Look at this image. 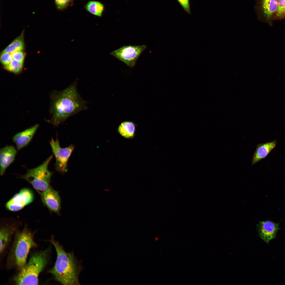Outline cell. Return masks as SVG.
Wrapping results in <instances>:
<instances>
[{"label": "cell", "mask_w": 285, "mask_h": 285, "mask_svg": "<svg viewBox=\"0 0 285 285\" xmlns=\"http://www.w3.org/2000/svg\"><path fill=\"white\" fill-rule=\"evenodd\" d=\"M24 48L23 33L13 40L2 52L11 53L15 51L23 50Z\"/></svg>", "instance_id": "17"}, {"label": "cell", "mask_w": 285, "mask_h": 285, "mask_svg": "<svg viewBox=\"0 0 285 285\" xmlns=\"http://www.w3.org/2000/svg\"><path fill=\"white\" fill-rule=\"evenodd\" d=\"M87 10L92 14L98 16H101L104 9V6L99 2L91 1L86 5Z\"/></svg>", "instance_id": "18"}, {"label": "cell", "mask_w": 285, "mask_h": 285, "mask_svg": "<svg viewBox=\"0 0 285 285\" xmlns=\"http://www.w3.org/2000/svg\"><path fill=\"white\" fill-rule=\"evenodd\" d=\"M17 226L15 224H6L1 228L0 231V252H4L8 245L12 236L17 230Z\"/></svg>", "instance_id": "14"}, {"label": "cell", "mask_w": 285, "mask_h": 285, "mask_svg": "<svg viewBox=\"0 0 285 285\" xmlns=\"http://www.w3.org/2000/svg\"><path fill=\"white\" fill-rule=\"evenodd\" d=\"M49 143L56 159L55 169L60 173H64L67 171L68 161L74 146L72 144L66 147L61 148L58 139L54 140L52 138Z\"/></svg>", "instance_id": "7"}, {"label": "cell", "mask_w": 285, "mask_h": 285, "mask_svg": "<svg viewBox=\"0 0 285 285\" xmlns=\"http://www.w3.org/2000/svg\"><path fill=\"white\" fill-rule=\"evenodd\" d=\"M145 45L124 46L110 53L127 65L133 68L138 58L146 49Z\"/></svg>", "instance_id": "6"}, {"label": "cell", "mask_w": 285, "mask_h": 285, "mask_svg": "<svg viewBox=\"0 0 285 285\" xmlns=\"http://www.w3.org/2000/svg\"><path fill=\"white\" fill-rule=\"evenodd\" d=\"M11 54L13 59L20 62H23L25 54L22 50L15 51Z\"/></svg>", "instance_id": "21"}, {"label": "cell", "mask_w": 285, "mask_h": 285, "mask_svg": "<svg viewBox=\"0 0 285 285\" xmlns=\"http://www.w3.org/2000/svg\"><path fill=\"white\" fill-rule=\"evenodd\" d=\"M53 157V155L50 156L41 165L36 168L28 169L27 173L22 176L21 178L28 182L38 192H43L46 190L50 187L53 174L48 168Z\"/></svg>", "instance_id": "5"}, {"label": "cell", "mask_w": 285, "mask_h": 285, "mask_svg": "<svg viewBox=\"0 0 285 285\" xmlns=\"http://www.w3.org/2000/svg\"><path fill=\"white\" fill-rule=\"evenodd\" d=\"M39 126V125L36 124L17 134L13 136V141L15 143L18 150H20L29 144Z\"/></svg>", "instance_id": "12"}, {"label": "cell", "mask_w": 285, "mask_h": 285, "mask_svg": "<svg viewBox=\"0 0 285 285\" xmlns=\"http://www.w3.org/2000/svg\"><path fill=\"white\" fill-rule=\"evenodd\" d=\"M23 62L17 61L13 59L11 63L8 65L4 66L6 70L15 74L20 72L23 67Z\"/></svg>", "instance_id": "19"}, {"label": "cell", "mask_w": 285, "mask_h": 285, "mask_svg": "<svg viewBox=\"0 0 285 285\" xmlns=\"http://www.w3.org/2000/svg\"><path fill=\"white\" fill-rule=\"evenodd\" d=\"M12 59L13 58L11 53L2 52L1 55L0 61L5 66L9 65Z\"/></svg>", "instance_id": "20"}, {"label": "cell", "mask_w": 285, "mask_h": 285, "mask_svg": "<svg viewBox=\"0 0 285 285\" xmlns=\"http://www.w3.org/2000/svg\"><path fill=\"white\" fill-rule=\"evenodd\" d=\"M285 8V0H278V8L277 11V15L281 16L284 14Z\"/></svg>", "instance_id": "22"}, {"label": "cell", "mask_w": 285, "mask_h": 285, "mask_svg": "<svg viewBox=\"0 0 285 285\" xmlns=\"http://www.w3.org/2000/svg\"><path fill=\"white\" fill-rule=\"evenodd\" d=\"M50 247L36 252L31 256L25 264L13 278L15 284L17 285H37L39 277L49 261Z\"/></svg>", "instance_id": "4"}, {"label": "cell", "mask_w": 285, "mask_h": 285, "mask_svg": "<svg viewBox=\"0 0 285 285\" xmlns=\"http://www.w3.org/2000/svg\"><path fill=\"white\" fill-rule=\"evenodd\" d=\"M56 3L59 8L62 9L68 4L69 0H55Z\"/></svg>", "instance_id": "24"}, {"label": "cell", "mask_w": 285, "mask_h": 285, "mask_svg": "<svg viewBox=\"0 0 285 285\" xmlns=\"http://www.w3.org/2000/svg\"><path fill=\"white\" fill-rule=\"evenodd\" d=\"M39 192L44 205L51 211L59 213L61 200L58 192L50 186L44 191Z\"/></svg>", "instance_id": "9"}, {"label": "cell", "mask_w": 285, "mask_h": 285, "mask_svg": "<svg viewBox=\"0 0 285 285\" xmlns=\"http://www.w3.org/2000/svg\"><path fill=\"white\" fill-rule=\"evenodd\" d=\"M34 197L33 193L30 189L23 188L6 203V206L10 211H18L32 203Z\"/></svg>", "instance_id": "8"}, {"label": "cell", "mask_w": 285, "mask_h": 285, "mask_svg": "<svg viewBox=\"0 0 285 285\" xmlns=\"http://www.w3.org/2000/svg\"><path fill=\"white\" fill-rule=\"evenodd\" d=\"M51 242L55 248L56 257L54 265L48 272L62 284H80L79 277L83 269L80 262L73 252L65 251L53 237Z\"/></svg>", "instance_id": "2"}, {"label": "cell", "mask_w": 285, "mask_h": 285, "mask_svg": "<svg viewBox=\"0 0 285 285\" xmlns=\"http://www.w3.org/2000/svg\"><path fill=\"white\" fill-rule=\"evenodd\" d=\"M277 144L276 140L258 144L253 156L252 165L264 159L275 147Z\"/></svg>", "instance_id": "15"}, {"label": "cell", "mask_w": 285, "mask_h": 285, "mask_svg": "<svg viewBox=\"0 0 285 285\" xmlns=\"http://www.w3.org/2000/svg\"><path fill=\"white\" fill-rule=\"evenodd\" d=\"M37 246L33 234L26 227L16 231L7 259L8 268L21 269L26 264L30 249Z\"/></svg>", "instance_id": "3"}, {"label": "cell", "mask_w": 285, "mask_h": 285, "mask_svg": "<svg viewBox=\"0 0 285 285\" xmlns=\"http://www.w3.org/2000/svg\"><path fill=\"white\" fill-rule=\"evenodd\" d=\"M257 227L260 237L267 243L276 238L278 231L280 229L279 223L269 220L259 221Z\"/></svg>", "instance_id": "11"}, {"label": "cell", "mask_w": 285, "mask_h": 285, "mask_svg": "<svg viewBox=\"0 0 285 285\" xmlns=\"http://www.w3.org/2000/svg\"><path fill=\"white\" fill-rule=\"evenodd\" d=\"M15 148L8 145L0 149V172L1 175L4 174L6 169L13 162L17 153Z\"/></svg>", "instance_id": "13"}, {"label": "cell", "mask_w": 285, "mask_h": 285, "mask_svg": "<svg viewBox=\"0 0 285 285\" xmlns=\"http://www.w3.org/2000/svg\"><path fill=\"white\" fill-rule=\"evenodd\" d=\"M185 11L189 14L191 13V11L189 0H177Z\"/></svg>", "instance_id": "23"}, {"label": "cell", "mask_w": 285, "mask_h": 285, "mask_svg": "<svg viewBox=\"0 0 285 285\" xmlns=\"http://www.w3.org/2000/svg\"><path fill=\"white\" fill-rule=\"evenodd\" d=\"M135 130V124L132 122L125 121L122 122L119 126L118 131L123 137L131 139L134 136Z\"/></svg>", "instance_id": "16"}, {"label": "cell", "mask_w": 285, "mask_h": 285, "mask_svg": "<svg viewBox=\"0 0 285 285\" xmlns=\"http://www.w3.org/2000/svg\"><path fill=\"white\" fill-rule=\"evenodd\" d=\"M255 8L259 17L269 21L278 8L277 0H256Z\"/></svg>", "instance_id": "10"}, {"label": "cell", "mask_w": 285, "mask_h": 285, "mask_svg": "<svg viewBox=\"0 0 285 285\" xmlns=\"http://www.w3.org/2000/svg\"><path fill=\"white\" fill-rule=\"evenodd\" d=\"M284 14H285V8H284Z\"/></svg>", "instance_id": "25"}, {"label": "cell", "mask_w": 285, "mask_h": 285, "mask_svg": "<svg viewBox=\"0 0 285 285\" xmlns=\"http://www.w3.org/2000/svg\"><path fill=\"white\" fill-rule=\"evenodd\" d=\"M50 100V122L55 126H58L69 117L88 108L87 102L78 91L77 80L63 90L53 91Z\"/></svg>", "instance_id": "1"}]
</instances>
